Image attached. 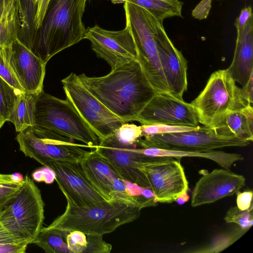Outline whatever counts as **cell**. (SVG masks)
Returning a JSON list of instances; mask_svg holds the SVG:
<instances>
[{"label": "cell", "instance_id": "1", "mask_svg": "<svg viewBox=\"0 0 253 253\" xmlns=\"http://www.w3.org/2000/svg\"><path fill=\"white\" fill-rule=\"evenodd\" d=\"M78 77L86 88L124 123L135 121L156 93L138 61L111 70L102 77Z\"/></svg>", "mask_w": 253, "mask_h": 253}, {"label": "cell", "instance_id": "2", "mask_svg": "<svg viewBox=\"0 0 253 253\" xmlns=\"http://www.w3.org/2000/svg\"><path fill=\"white\" fill-rule=\"evenodd\" d=\"M86 0H50L30 49L43 62L85 39L82 17Z\"/></svg>", "mask_w": 253, "mask_h": 253}, {"label": "cell", "instance_id": "3", "mask_svg": "<svg viewBox=\"0 0 253 253\" xmlns=\"http://www.w3.org/2000/svg\"><path fill=\"white\" fill-rule=\"evenodd\" d=\"M141 209L135 205L117 201L83 207L67 203L64 212L48 227L103 236L136 220Z\"/></svg>", "mask_w": 253, "mask_h": 253}, {"label": "cell", "instance_id": "4", "mask_svg": "<svg viewBox=\"0 0 253 253\" xmlns=\"http://www.w3.org/2000/svg\"><path fill=\"white\" fill-rule=\"evenodd\" d=\"M34 126L81 141L90 149L99 144L98 137L68 99H59L43 90L37 95Z\"/></svg>", "mask_w": 253, "mask_h": 253}, {"label": "cell", "instance_id": "5", "mask_svg": "<svg viewBox=\"0 0 253 253\" xmlns=\"http://www.w3.org/2000/svg\"><path fill=\"white\" fill-rule=\"evenodd\" d=\"M190 104L199 123L215 129L233 110L252 105L242 96L227 69L212 73L199 95Z\"/></svg>", "mask_w": 253, "mask_h": 253}, {"label": "cell", "instance_id": "6", "mask_svg": "<svg viewBox=\"0 0 253 253\" xmlns=\"http://www.w3.org/2000/svg\"><path fill=\"white\" fill-rule=\"evenodd\" d=\"M44 207L40 190L26 174L18 192L0 212V220L17 237L34 244L43 227Z\"/></svg>", "mask_w": 253, "mask_h": 253}, {"label": "cell", "instance_id": "7", "mask_svg": "<svg viewBox=\"0 0 253 253\" xmlns=\"http://www.w3.org/2000/svg\"><path fill=\"white\" fill-rule=\"evenodd\" d=\"M126 22L136 45L138 61L156 93H170L161 68L155 41L159 22L145 9L131 2H124Z\"/></svg>", "mask_w": 253, "mask_h": 253}, {"label": "cell", "instance_id": "8", "mask_svg": "<svg viewBox=\"0 0 253 253\" xmlns=\"http://www.w3.org/2000/svg\"><path fill=\"white\" fill-rule=\"evenodd\" d=\"M16 139L20 150L44 166L50 161L80 163L88 154L86 145L72 142L71 139L35 126L19 132Z\"/></svg>", "mask_w": 253, "mask_h": 253}, {"label": "cell", "instance_id": "9", "mask_svg": "<svg viewBox=\"0 0 253 253\" xmlns=\"http://www.w3.org/2000/svg\"><path fill=\"white\" fill-rule=\"evenodd\" d=\"M86 177L109 202H120L143 208V187L124 180L111 164L95 149L79 163Z\"/></svg>", "mask_w": 253, "mask_h": 253}, {"label": "cell", "instance_id": "10", "mask_svg": "<svg viewBox=\"0 0 253 253\" xmlns=\"http://www.w3.org/2000/svg\"><path fill=\"white\" fill-rule=\"evenodd\" d=\"M250 143V141L237 137L218 134L214 129L204 126L187 131L145 136L137 143L143 148L191 152H206L227 147H244Z\"/></svg>", "mask_w": 253, "mask_h": 253}, {"label": "cell", "instance_id": "11", "mask_svg": "<svg viewBox=\"0 0 253 253\" xmlns=\"http://www.w3.org/2000/svg\"><path fill=\"white\" fill-rule=\"evenodd\" d=\"M139 169L158 203H171L188 191V183L180 160L146 156Z\"/></svg>", "mask_w": 253, "mask_h": 253}, {"label": "cell", "instance_id": "12", "mask_svg": "<svg viewBox=\"0 0 253 253\" xmlns=\"http://www.w3.org/2000/svg\"><path fill=\"white\" fill-rule=\"evenodd\" d=\"M85 39L90 41L92 49L110 66L111 70L138 61L136 45L127 22L125 28L120 31L107 30L97 24L88 27Z\"/></svg>", "mask_w": 253, "mask_h": 253}, {"label": "cell", "instance_id": "13", "mask_svg": "<svg viewBox=\"0 0 253 253\" xmlns=\"http://www.w3.org/2000/svg\"><path fill=\"white\" fill-rule=\"evenodd\" d=\"M44 167L54 172L55 180L67 203L83 207L107 201L86 177L79 163L50 161Z\"/></svg>", "mask_w": 253, "mask_h": 253}, {"label": "cell", "instance_id": "14", "mask_svg": "<svg viewBox=\"0 0 253 253\" xmlns=\"http://www.w3.org/2000/svg\"><path fill=\"white\" fill-rule=\"evenodd\" d=\"M142 125L164 124L197 127L199 122L190 103L168 93H156L137 116Z\"/></svg>", "mask_w": 253, "mask_h": 253}, {"label": "cell", "instance_id": "15", "mask_svg": "<svg viewBox=\"0 0 253 253\" xmlns=\"http://www.w3.org/2000/svg\"><path fill=\"white\" fill-rule=\"evenodd\" d=\"M125 180L149 188L140 167L145 155L138 151L137 144H130L120 140L114 133L100 140L95 148Z\"/></svg>", "mask_w": 253, "mask_h": 253}, {"label": "cell", "instance_id": "16", "mask_svg": "<svg viewBox=\"0 0 253 253\" xmlns=\"http://www.w3.org/2000/svg\"><path fill=\"white\" fill-rule=\"evenodd\" d=\"M155 41L158 55L169 93L179 99L187 88V62L182 53L173 45L163 23L158 22Z\"/></svg>", "mask_w": 253, "mask_h": 253}, {"label": "cell", "instance_id": "17", "mask_svg": "<svg viewBox=\"0 0 253 253\" xmlns=\"http://www.w3.org/2000/svg\"><path fill=\"white\" fill-rule=\"evenodd\" d=\"M245 183L246 178L242 175L224 168L214 169L203 175L196 182L191 205L198 207L233 195L245 185Z\"/></svg>", "mask_w": 253, "mask_h": 253}, {"label": "cell", "instance_id": "18", "mask_svg": "<svg viewBox=\"0 0 253 253\" xmlns=\"http://www.w3.org/2000/svg\"><path fill=\"white\" fill-rule=\"evenodd\" d=\"M10 64L24 91L38 94L43 91L46 63L19 39L12 44Z\"/></svg>", "mask_w": 253, "mask_h": 253}, {"label": "cell", "instance_id": "19", "mask_svg": "<svg viewBox=\"0 0 253 253\" xmlns=\"http://www.w3.org/2000/svg\"><path fill=\"white\" fill-rule=\"evenodd\" d=\"M232 79L244 86L253 74V19L252 17L242 31L237 32L232 61L227 69Z\"/></svg>", "mask_w": 253, "mask_h": 253}, {"label": "cell", "instance_id": "20", "mask_svg": "<svg viewBox=\"0 0 253 253\" xmlns=\"http://www.w3.org/2000/svg\"><path fill=\"white\" fill-rule=\"evenodd\" d=\"M138 151L149 157H171L180 160L183 157H197L210 159L224 169H229L238 161L244 160L240 154L231 153L223 151L211 150L206 152H191L157 148H143L138 145Z\"/></svg>", "mask_w": 253, "mask_h": 253}, {"label": "cell", "instance_id": "21", "mask_svg": "<svg viewBox=\"0 0 253 253\" xmlns=\"http://www.w3.org/2000/svg\"><path fill=\"white\" fill-rule=\"evenodd\" d=\"M218 134L253 140V108L249 105L229 112L222 124L214 129Z\"/></svg>", "mask_w": 253, "mask_h": 253}, {"label": "cell", "instance_id": "22", "mask_svg": "<svg viewBox=\"0 0 253 253\" xmlns=\"http://www.w3.org/2000/svg\"><path fill=\"white\" fill-rule=\"evenodd\" d=\"M21 27L18 0H7L0 13V46L12 44Z\"/></svg>", "mask_w": 253, "mask_h": 253}, {"label": "cell", "instance_id": "23", "mask_svg": "<svg viewBox=\"0 0 253 253\" xmlns=\"http://www.w3.org/2000/svg\"><path fill=\"white\" fill-rule=\"evenodd\" d=\"M66 241L69 253H109L112 249L102 235L79 231L66 230Z\"/></svg>", "mask_w": 253, "mask_h": 253}, {"label": "cell", "instance_id": "24", "mask_svg": "<svg viewBox=\"0 0 253 253\" xmlns=\"http://www.w3.org/2000/svg\"><path fill=\"white\" fill-rule=\"evenodd\" d=\"M37 94L20 92L10 113L9 121L17 132L34 126L35 104Z\"/></svg>", "mask_w": 253, "mask_h": 253}, {"label": "cell", "instance_id": "25", "mask_svg": "<svg viewBox=\"0 0 253 253\" xmlns=\"http://www.w3.org/2000/svg\"><path fill=\"white\" fill-rule=\"evenodd\" d=\"M149 12L159 22L173 16L181 17L183 3L178 0H126Z\"/></svg>", "mask_w": 253, "mask_h": 253}, {"label": "cell", "instance_id": "26", "mask_svg": "<svg viewBox=\"0 0 253 253\" xmlns=\"http://www.w3.org/2000/svg\"><path fill=\"white\" fill-rule=\"evenodd\" d=\"M66 234V230L43 227L34 244L45 253H69Z\"/></svg>", "mask_w": 253, "mask_h": 253}, {"label": "cell", "instance_id": "27", "mask_svg": "<svg viewBox=\"0 0 253 253\" xmlns=\"http://www.w3.org/2000/svg\"><path fill=\"white\" fill-rule=\"evenodd\" d=\"M21 27L19 40L30 50L36 32L35 0H18Z\"/></svg>", "mask_w": 253, "mask_h": 253}, {"label": "cell", "instance_id": "28", "mask_svg": "<svg viewBox=\"0 0 253 253\" xmlns=\"http://www.w3.org/2000/svg\"><path fill=\"white\" fill-rule=\"evenodd\" d=\"M24 177L20 173H0V212L19 191Z\"/></svg>", "mask_w": 253, "mask_h": 253}, {"label": "cell", "instance_id": "29", "mask_svg": "<svg viewBox=\"0 0 253 253\" xmlns=\"http://www.w3.org/2000/svg\"><path fill=\"white\" fill-rule=\"evenodd\" d=\"M247 231L240 227L239 229L231 232L219 234L213 238L207 246L198 250L188 252L195 253H217L221 252L235 242Z\"/></svg>", "mask_w": 253, "mask_h": 253}, {"label": "cell", "instance_id": "30", "mask_svg": "<svg viewBox=\"0 0 253 253\" xmlns=\"http://www.w3.org/2000/svg\"><path fill=\"white\" fill-rule=\"evenodd\" d=\"M20 92L0 76V115L6 122Z\"/></svg>", "mask_w": 253, "mask_h": 253}, {"label": "cell", "instance_id": "31", "mask_svg": "<svg viewBox=\"0 0 253 253\" xmlns=\"http://www.w3.org/2000/svg\"><path fill=\"white\" fill-rule=\"evenodd\" d=\"M12 45L0 46V76L16 89L25 92L20 84L10 64Z\"/></svg>", "mask_w": 253, "mask_h": 253}, {"label": "cell", "instance_id": "32", "mask_svg": "<svg viewBox=\"0 0 253 253\" xmlns=\"http://www.w3.org/2000/svg\"><path fill=\"white\" fill-rule=\"evenodd\" d=\"M253 205L245 211L239 210L237 206L230 208L227 211L224 219L227 223H234L245 230H248L253 225Z\"/></svg>", "mask_w": 253, "mask_h": 253}, {"label": "cell", "instance_id": "33", "mask_svg": "<svg viewBox=\"0 0 253 253\" xmlns=\"http://www.w3.org/2000/svg\"><path fill=\"white\" fill-rule=\"evenodd\" d=\"M142 137L159 134L180 132L192 130L198 127L177 126L164 124L142 125L140 126Z\"/></svg>", "mask_w": 253, "mask_h": 253}, {"label": "cell", "instance_id": "34", "mask_svg": "<svg viewBox=\"0 0 253 253\" xmlns=\"http://www.w3.org/2000/svg\"><path fill=\"white\" fill-rule=\"evenodd\" d=\"M121 141L130 144H136L142 137L140 126L124 123L113 132Z\"/></svg>", "mask_w": 253, "mask_h": 253}, {"label": "cell", "instance_id": "35", "mask_svg": "<svg viewBox=\"0 0 253 253\" xmlns=\"http://www.w3.org/2000/svg\"><path fill=\"white\" fill-rule=\"evenodd\" d=\"M29 245L26 241L0 244V253H24Z\"/></svg>", "mask_w": 253, "mask_h": 253}, {"label": "cell", "instance_id": "36", "mask_svg": "<svg viewBox=\"0 0 253 253\" xmlns=\"http://www.w3.org/2000/svg\"><path fill=\"white\" fill-rule=\"evenodd\" d=\"M212 0H202L192 10V15L199 20L206 19L211 9Z\"/></svg>", "mask_w": 253, "mask_h": 253}, {"label": "cell", "instance_id": "37", "mask_svg": "<svg viewBox=\"0 0 253 253\" xmlns=\"http://www.w3.org/2000/svg\"><path fill=\"white\" fill-rule=\"evenodd\" d=\"M236 193L237 207L241 211L249 209L253 205V191L249 190L241 192L239 191Z\"/></svg>", "mask_w": 253, "mask_h": 253}, {"label": "cell", "instance_id": "38", "mask_svg": "<svg viewBox=\"0 0 253 253\" xmlns=\"http://www.w3.org/2000/svg\"><path fill=\"white\" fill-rule=\"evenodd\" d=\"M33 176L35 180L49 184L52 183L55 180V174L52 170L44 167L41 169L35 171Z\"/></svg>", "mask_w": 253, "mask_h": 253}, {"label": "cell", "instance_id": "39", "mask_svg": "<svg viewBox=\"0 0 253 253\" xmlns=\"http://www.w3.org/2000/svg\"><path fill=\"white\" fill-rule=\"evenodd\" d=\"M49 1L50 0H35L36 6V14L35 19L36 31L42 23Z\"/></svg>", "mask_w": 253, "mask_h": 253}, {"label": "cell", "instance_id": "40", "mask_svg": "<svg viewBox=\"0 0 253 253\" xmlns=\"http://www.w3.org/2000/svg\"><path fill=\"white\" fill-rule=\"evenodd\" d=\"M252 17H253V14L251 6L246 7L241 10L235 22L237 32L242 31L246 23Z\"/></svg>", "mask_w": 253, "mask_h": 253}, {"label": "cell", "instance_id": "41", "mask_svg": "<svg viewBox=\"0 0 253 253\" xmlns=\"http://www.w3.org/2000/svg\"><path fill=\"white\" fill-rule=\"evenodd\" d=\"M19 241H25L15 236L3 225L0 220V244Z\"/></svg>", "mask_w": 253, "mask_h": 253}, {"label": "cell", "instance_id": "42", "mask_svg": "<svg viewBox=\"0 0 253 253\" xmlns=\"http://www.w3.org/2000/svg\"><path fill=\"white\" fill-rule=\"evenodd\" d=\"M253 74L247 83L241 88V93L244 98L250 104L252 105L253 102Z\"/></svg>", "mask_w": 253, "mask_h": 253}, {"label": "cell", "instance_id": "43", "mask_svg": "<svg viewBox=\"0 0 253 253\" xmlns=\"http://www.w3.org/2000/svg\"><path fill=\"white\" fill-rule=\"evenodd\" d=\"M189 199V197L187 193H184L179 197L175 202H177L179 204H183L186 202Z\"/></svg>", "mask_w": 253, "mask_h": 253}, {"label": "cell", "instance_id": "44", "mask_svg": "<svg viewBox=\"0 0 253 253\" xmlns=\"http://www.w3.org/2000/svg\"><path fill=\"white\" fill-rule=\"evenodd\" d=\"M111 2L114 4L122 3L126 1V0H110Z\"/></svg>", "mask_w": 253, "mask_h": 253}, {"label": "cell", "instance_id": "45", "mask_svg": "<svg viewBox=\"0 0 253 253\" xmlns=\"http://www.w3.org/2000/svg\"><path fill=\"white\" fill-rule=\"evenodd\" d=\"M7 0H0V13L3 8L4 4Z\"/></svg>", "mask_w": 253, "mask_h": 253}, {"label": "cell", "instance_id": "46", "mask_svg": "<svg viewBox=\"0 0 253 253\" xmlns=\"http://www.w3.org/2000/svg\"><path fill=\"white\" fill-rule=\"evenodd\" d=\"M5 122L6 121L4 120L2 117L0 115V129Z\"/></svg>", "mask_w": 253, "mask_h": 253}]
</instances>
